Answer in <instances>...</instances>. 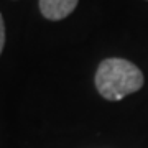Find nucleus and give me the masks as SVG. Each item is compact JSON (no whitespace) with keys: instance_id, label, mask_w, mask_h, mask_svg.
I'll return each instance as SVG.
<instances>
[{"instance_id":"f257e3e1","label":"nucleus","mask_w":148,"mask_h":148,"mask_svg":"<svg viewBox=\"0 0 148 148\" xmlns=\"http://www.w3.org/2000/svg\"><path fill=\"white\" fill-rule=\"evenodd\" d=\"M95 87L107 101H122L142 89L143 73L133 63L122 58L104 59L95 71Z\"/></svg>"},{"instance_id":"f03ea898","label":"nucleus","mask_w":148,"mask_h":148,"mask_svg":"<svg viewBox=\"0 0 148 148\" xmlns=\"http://www.w3.org/2000/svg\"><path fill=\"white\" fill-rule=\"evenodd\" d=\"M79 0H38L41 15L48 20H63L76 10Z\"/></svg>"},{"instance_id":"7ed1b4c3","label":"nucleus","mask_w":148,"mask_h":148,"mask_svg":"<svg viewBox=\"0 0 148 148\" xmlns=\"http://www.w3.org/2000/svg\"><path fill=\"white\" fill-rule=\"evenodd\" d=\"M3 46H5V23H3V16L0 13V54L3 51Z\"/></svg>"}]
</instances>
